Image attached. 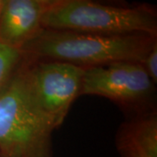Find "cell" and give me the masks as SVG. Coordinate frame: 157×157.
Instances as JSON below:
<instances>
[{"label":"cell","mask_w":157,"mask_h":157,"mask_svg":"<svg viewBox=\"0 0 157 157\" xmlns=\"http://www.w3.org/2000/svg\"><path fill=\"white\" fill-rule=\"evenodd\" d=\"M0 157H2V156H1V155H0Z\"/></svg>","instance_id":"11"},{"label":"cell","mask_w":157,"mask_h":157,"mask_svg":"<svg viewBox=\"0 0 157 157\" xmlns=\"http://www.w3.org/2000/svg\"><path fill=\"white\" fill-rule=\"evenodd\" d=\"M4 2H5V0H0V15H1V11H2L3 6H4Z\"/></svg>","instance_id":"10"},{"label":"cell","mask_w":157,"mask_h":157,"mask_svg":"<svg viewBox=\"0 0 157 157\" xmlns=\"http://www.w3.org/2000/svg\"><path fill=\"white\" fill-rule=\"evenodd\" d=\"M55 128L31 100L20 67L0 94L1 156L52 157V133Z\"/></svg>","instance_id":"3"},{"label":"cell","mask_w":157,"mask_h":157,"mask_svg":"<svg viewBox=\"0 0 157 157\" xmlns=\"http://www.w3.org/2000/svg\"><path fill=\"white\" fill-rule=\"evenodd\" d=\"M146 71L147 74L151 78L153 83L157 82V44L152 46L144 59L140 63Z\"/></svg>","instance_id":"9"},{"label":"cell","mask_w":157,"mask_h":157,"mask_svg":"<svg viewBox=\"0 0 157 157\" xmlns=\"http://www.w3.org/2000/svg\"><path fill=\"white\" fill-rule=\"evenodd\" d=\"M42 26L101 35L157 33L156 17L146 6L121 7L87 0H52Z\"/></svg>","instance_id":"2"},{"label":"cell","mask_w":157,"mask_h":157,"mask_svg":"<svg viewBox=\"0 0 157 157\" xmlns=\"http://www.w3.org/2000/svg\"><path fill=\"white\" fill-rule=\"evenodd\" d=\"M156 43L146 34L101 35L43 28L20 49L25 58L57 60L89 68L116 62L141 63Z\"/></svg>","instance_id":"1"},{"label":"cell","mask_w":157,"mask_h":157,"mask_svg":"<svg viewBox=\"0 0 157 157\" xmlns=\"http://www.w3.org/2000/svg\"><path fill=\"white\" fill-rule=\"evenodd\" d=\"M52 0H5L0 15V41L20 50L43 29Z\"/></svg>","instance_id":"6"},{"label":"cell","mask_w":157,"mask_h":157,"mask_svg":"<svg viewBox=\"0 0 157 157\" xmlns=\"http://www.w3.org/2000/svg\"><path fill=\"white\" fill-rule=\"evenodd\" d=\"M154 83L140 63L116 62L84 69L80 94L133 106L152 94Z\"/></svg>","instance_id":"5"},{"label":"cell","mask_w":157,"mask_h":157,"mask_svg":"<svg viewBox=\"0 0 157 157\" xmlns=\"http://www.w3.org/2000/svg\"><path fill=\"white\" fill-rule=\"evenodd\" d=\"M122 157H157V121L154 116L125 124L117 137Z\"/></svg>","instance_id":"7"},{"label":"cell","mask_w":157,"mask_h":157,"mask_svg":"<svg viewBox=\"0 0 157 157\" xmlns=\"http://www.w3.org/2000/svg\"><path fill=\"white\" fill-rule=\"evenodd\" d=\"M83 74V68L57 60L25 58L21 66L31 100L55 128L61 125L79 95Z\"/></svg>","instance_id":"4"},{"label":"cell","mask_w":157,"mask_h":157,"mask_svg":"<svg viewBox=\"0 0 157 157\" xmlns=\"http://www.w3.org/2000/svg\"><path fill=\"white\" fill-rule=\"evenodd\" d=\"M24 59L21 51L0 41V94L17 73Z\"/></svg>","instance_id":"8"}]
</instances>
